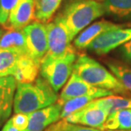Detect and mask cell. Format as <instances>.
<instances>
[{
    "mask_svg": "<svg viewBox=\"0 0 131 131\" xmlns=\"http://www.w3.org/2000/svg\"><path fill=\"white\" fill-rule=\"evenodd\" d=\"M58 101L56 92L43 78L30 83H17L14 98L15 113H31Z\"/></svg>",
    "mask_w": 131,
    "mask_h": 131,
    "instance_id": "1",
    "label": "cell"
},
{
    "mask_svg": "<svg viewBox=\"0 0 131 131\" xmlns=\"http://www.w3.org/2000/svg\"><path fill=\"white\" fill-rule=\"evenodd\" d=\"M73 72L94 87L119 94H126L128 91L113 73L86 54L76 60Z\"/></svg>",
    "mask_w": 131,
    "mask_h": 131,
    "instance_id": "2",
    "label": "cell"
},
{
    "mask_svg": "<svg viewBox=\"0 0 131 131\" xmlns=\"http://www.w3.org/2000/svg\"><path fill=\"white\" fill-rule=\"evenodd\" d=\"M103 15L105 10L102 3L95 0H77L66 8L61 17L73 40L93 20Z\"/></svg>",
    "mask_w": 131,
    "mask_h": 131,
    "instance_id": "3",
    "label": "cell"
},
{
    "mask_svg": "<svg viewBox=\"0 0 131 131\" xmlns=\"http://www.w3.org/2000/svg\"><path fill=\"white\" fill-rule=\"evenodd\" d=\"M77 54L72 49L67 54L58 58L43 57L41 61L40 73L56 92L67 83L73 72Z\"/></svg>",
    "mask_w": 131,
    "mask_h": 131,
    "instance_id": "4",
    "label": "cell"
},
{
    "mask_svg": "<svg viewBox=\"0 0 131 131\" xmlns=\"http://www.w3.org/2000/svg\"><path fill=\"white\" fill-rule=\"evenodd\" d=\"M46 29L48 36V52L46 57H61L73 49L71 45L72 39L61 15L56 17L54 21L46 24Z\"/></svg>",
    "mask_w": 131,
    "mask_h": 131,
    "instance_id": "5",
    "label": "cell"
},
{
    "mask_svg": "<svg viewBox=\"0 0 131 131\" xmlns=\"http://www.w3.org/2000/svg\"><path fill=\"white\" fill-rule=\"evenodd\" d=\"M23 32L25 33L28 54L39 63L48 52V36L46 25L35 21L27 26Z\"/></svg>",
    "mask_w": 131,
    "mask_h": 131,
    "instance_id": "6",
    "label": "cell"
},
{
    "mask_svg": "<svg viewBox=\"0 0 131 131\" xmlns=\"http://www.w3.org/2000/svg\"><path fill=\"white\" fill-rule=\"evenodd\" d=\"M112 95H114V92L94 87L90 83L81 79L77 74L72 72L69 80L66 83L65 87L60 95L57 103L62 106L66 101L71 99L83 95H95L98 98H101Z\"/></svg>",
    "mask_w": 131,
    "mask_h": 131,
    "instance_id": "7",
    "label": "cell"
},
{
    "mask_svg": "<svg viewBox=\"0 0 131 131\" xmlns=\"http://www.w3.org/2000/svg\"><path fill=\"white\" fill-rule=\"evenodd\" d=\"M131 40V27L117 28L101 34L88 47L97 54H105Z\"/></svg>",
    "mask_w": 131,
    "mask_h": 131,
    "instance_id": "8",
    "label": "cell"
},
{
    "mask_svg": "<svg viewBox=\"0 0 131 131\" xmlns=\"http://www.w3.org/2000/svg\"><path fill=\"white\" fill-rule=\"evenodd\" d=\"M109 115L110 113L106 109L97 106L92 101L83 109L71 114L65 119L69 124H81L102 130Z\"/></svg>",
    "mask_w": 131,
    "mask_h": 131,
    "instance_id": "9",
    "label": "cell"
},
{
    "mask_svg": "<svg viewBox=\"0 0 131 131\" xmlns=\"http://www.w3.org/2000/svg\"><path fill=\"white\" fill-rule=\"evenodd\" d=\"M35 11L36 0H20L10 13L4 27H8V29H24L36 19Z\"/></svg>",
    "mask_w": 131,
    "mask_h": 131,
    "instance_id": "10",
    "label": "cell"
},
{
    "mask_svg": "<svg viewBox=\"0 0 131 131\" xmlns=\"http://www.w3.org/2000/svg\"><path fill=\"white\" fill-rule=\"evenodd\" d=\"M61 106L53 104L45 108L29 113V124L25 131H44L61 119Z\"/></svg>",
    "mask_w": 131,
    "mask_h": 131,
    "instance_id": "11",
    "label": "cell"
},
{
    "mask_svg": "<svg viewBox=\"0 0 131 131\" xmlns=\"http://www.w3.org/2000/svg\"><path fill=\"white\" fill-rule=\"evenodd\" d=\"M122 27V25L116 24V23L105 20L96 21L93 23L92 25L87 27L78 34L75 38L73 44L76 48L80 49H88V47L93 43V41L101 36V34Z\"/></svg>",
    "mask_w": 131,
    "mask_h": 131,
    "instance_id": "12",
    "label": "cell"
},
{
    "mask_svg": "<svg viewBox=\"0 0 131 131\" xmlns=\"http://www.w3.org/2000/svg\"><path fill=\"white\" fill-rule=\"evenodd\" d=\"M41 63L35 61L28 54H22L18 61L14 78L17 83H30L35 82L40 72Z\"/></svg>",
    "mask_w": 131,
    "mask_h": 131,
    "instance_id": "13",
    "label": "cell"
},
{
    "mask_svg": "<svg viewBox=\"0 0 131 131\" xmlns=\"http://www.w3.org/2000/svg\"><path fill=\"white\" fill-rule=\"evenodd\" d=\"M16 87L17 81L12 76L0 78V114L4 120L11 113Z\"/></svg>",
    "mask_w": 131,
    "mask_h": 131,
    "instance_id": "14",
    "label": "cell"
},
{
    "mask_svg": "<svg viewBox=\"0 0 131 131\" xmlns=\"http://www.w3.org/2000/svg\"><path fill=\"white\" fill-rule=\"evenodd\" d=\"M105 15L119 20L131 21V0H104Z\"/></svg>",
    "mask_w": 131,
    "mask_h": 131,
    "instance_id": "15",
    "label": "cell"
},
{
    "mask_svg": "<svg viewBox=\"0 0 131 131\" xmlns=\"http://www.w3.org/2000/svg\"><path fill=\"white\" fill-rule=\"evenodd\" d=\"M0 49H14L21 53L28 54L23 29H8L7 32L3 33L0 36Z\"/></svg>",
    "mask_w": 131,
    "mask_h": 131,
    "instance_id": "16",
    "label": "cell"
},
{
    "mask_svg": "<svg viewBox=\"0 0 131 131\" xmlns=\"http://www.w3.org/2000/svg\"><path fill=\"white\" fill-rule=\"evenodd\" d=\"M131 129V109H120L112 112L107 117L102 130Z\"/></svg>",
    "mask_w": 131,
    "mask_h": 131,
    "instance_id": "17",
    "label": "cell"
},
{
    "mask_svg": "<svg viewBox=\"0 0 131 131\" xmlns=\"http://www.w3.org/2000/svg\"><path fill=\"white\" fill-rule=\"evenodd\" d=\"M22 54L27 53H21L14 49H0V78L9 76L14 77L18 61Z\"/></svg>",
    "mask_w": 131,
    "mask_h": 131,
    "instance_id": "18",
    "label": "cell"
},
{
    "mask_svg": "<svg viewBox=\"0 0 131 131\" xmlns=\"http://www.w3.org/2000/svg\"><path fill=\"white\" fill-rule=\"evenodd\" d=\"M93 102L97 106L106 109L110 114L120 109H131V98L125 96L112 95L95 99Z\"/></svg>",
    "mask_w": 131,
    "mask_h": 131,
    "instance_id": "19",
    "label": "cell"
},
{
    "mask_svg": "<svg viewBox=\"0 0 131 131\" xmlns=\"http://www.w3.org/2000/svg\"><path fill=\"white\" fill-rule=\"evenodd\" d=\"M62 0H36L35 18L39 22H47L51 19Z\"/></svg>",
    "mask_w": 131,
    "mask_h": 131,
    "instance_id": "20",
    "label": "cell"
},
{
    "mask_svg": "<svg viewBox=\"0 0 131 131\" xmlns=\"http://www.w3.org/2000/svg\"><path fill=\"white\" fill-rule=\"evenodd\" d=\"M97 98L98 97H96L95 95H83V96H79V97L71 99L69 101H66L61 106V119L66 118L67 117L70 116L71 114L83 109L90 102Z\"/></svg>",
    "mask_w": 131,
    "mask_h": 131,
    "instance_id": "21",
    "label": "cell"
},
{
    "mask_svg": "<svg viewBox=\"0 0 131 131\" xmlns=\"http://www.w3.org/2000/svg\"><path fill=\"white\" fill-rule=\"evenodd\" d=\"M107 66L111 72L126 88V90L131 91V68L116 62H108Z\"/></svg>",
    "mask_w": 131,
    "mask_h": 131,
    "instance_id": "22",
    "label": "cell"
},
{
    "mask_svg": "<svg viewBox=\"0 0 131 131\" xmlns=\"http://www.w3.org/2000/svg\"><path fill=\"white\" fill-rule=\"evenodd\" d=\"M19 2L20 0H0V25H6L10 13Z\"/></svg>",
    "mask_w": 131,
    "mask_h": 131,
    "instance_id": "23",
    "label": "cell"
},
{
    "mask_svg": "<svg viewBox=\"0 0 131 131\" xmlns=\"http://www.w3.org/2000/svg\"><path fill=\"white\" fill-rule=\"evenodd\" d=\"M9 120L15 129L25 131L29 124V113H15Z\"/></svg>",
    "mask_w": 131,
    "mask_h": 131,
    "instance_id": "24",
    "label": "cell"
},
{
    "mask_svg": "<svg viewBox=\"0 0 131 131\" xmlns=\"http://www.w3.org/2000/svg\"><path fill=\"white\" fill-rule=\"evenodd\" d=\"M68 123L66 121L65 118H62L61 121L56 123V124H51L44 131H66Z\"/></svg>",
    "mask_w": 131,
    "mask_h": 131,
    "instance_id": "25",
    "label": "cell"
},
{
    "mask_svg": "<svg viewBox=\"0 0 131 131\" xmlns=\"http://www.w3.org/2000/svg\"><path fill=\"white\" fill-rule=\"evenodd\" d=\"M66 131H102L99 129H95V128H90L86 126H80V125L72 124L68 123Z\"/></svg>",
    "mask_w": 131,
    "mask_h": 131,
    "instance_id": "26",
    "label": "cell"
},
{
    "mask_svg": "<svg viewBox=\"0 0 131 131\" xmlns=\"http://www.w3.org/2000/svg\"><path fill=\"white\" fill-rule=\"evenodd\" d=\"M122 51L125 58L131 61V40L122 45Z\"/></svg>",
    "mask_w": 131,
    "mask_h": 131,
    "instance_id": "27",
    "label": "cell"
},
{
    "mask_svg": "<svg viewBox=\"0 0 131 131\" xmlns=\"http://www.w3.org/2000/svg\"><path fill=\"white\" fill-rule=\"evenodd\" d=\"M2 131H20V130H18L17 129H15V128L13 126L10 120H8L7 123L4 126V128H3Z\"/></svg>",
    "mask_w": 131,
    "mask_h": 131,
    "instance_id": "28",
    "label": "cell"
},
{
    "mask_svg": "<svg viewBox=\"0 0 131 131\" xmlns=\"http://www.w3.org/2000/svg\"><path fill=\"white\" fill-rule=\"evenodd\" d=\"M2 121H5V120H4V117H3L1 114H0V125H1Z\"/></svg>",
    "mask_w": 131,
    "mask_h": 131,
    "instance_id": "29",
    "label": "cell"
},
{
    "mask_svg": "<svg viewBox=\"0 0 131 131\" xmlns=\"http://www.w3.org/2000/svg\"><path fill=\"white\" fill-rule=\"evenodd\" d=\"M108 131H131V129H127V130H108Z\"/></svg>",
    "mask_w": 131,
    "mask_h": 131,
    "instance_id": "30",
    "label": "cell"
},
{
    "mask_svg": "<svg viewBox=\"0 0 131 131\" xmlns=\"http://www.w3.org/2000/svg\"><path fill=\"white\" fill-rule=\"evenodd\" d=\"M1 35H2V32L0 31V36H1Z\"/></svg>",
    "mask_w": 131,
    "mask_h": 131,
    "instance_id": "31",
    "label": "cell"
},
{
    "mask_svg": "<svg viewBox=\"0 0 131 131\" xmlns=\"http://www.w3.org/2000/svg\"><path fill=\"white\" fill-rule=\"evenodd\" d=\"M99 1H102V2H103V1H104V0H99Z\"/></svg>",
    "mask_w": 131,
    "mask_h": 131,
    "instance_id": "32",
    "label": "cell"
}]
</instances>
